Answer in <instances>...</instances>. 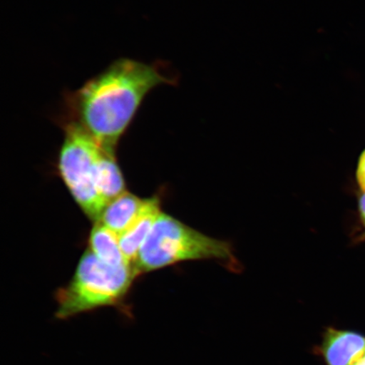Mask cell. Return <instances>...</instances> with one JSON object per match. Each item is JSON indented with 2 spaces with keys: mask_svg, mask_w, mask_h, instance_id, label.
Returning <instances> with one entry per match:
<instances>
[{
  "mask_svg": "<svg viewBox=\"0 0 365 365\" xmlns=\"http://www.w3.org/2000/svg\"><path fill=\"white\" fill-rule=\"evenodd\" d=\"M198 259L236 264L232 245L213 239L162 212L141 247L135 268L140 274Z\"/></svg>",
  "mask_w": 365,
  "mask_h": 365,
  "instance_id": "obj_3",
  "label": "cell"
},
{
  "mask_svg": "<svg viewBox=\"0 0 365 365\" xmlns=\"http://www.w3.org/2000/svg\"><path fill=\"white\" fill-rule=\"evenodd\" d=\"M316 352L325 365H354L365 355V336L327 327Z\"/></svg>",
  "mask_w": 365,
  "mask_h": 365,
  "instance_id": "obj_5",
  "label": "cell"
},
{
  "mask_svg": "<svg viewBox=\"0 0 365 365\" xmlns=\"http://www.w3.org/2000/svg\"><path fill=\"white\" fill-rule=\"evenodd\" d=\"M139 276L133 266H109L88 249L71 280L56 291V317L68 319L100 308L113 307L130 318L127 299Z\"/></svg>",
  "mask_w": 365,
  "mask_h": 365,
  "instance_id": "obj_2",
  "label": "cell"
},
{
  "mask_svg": "<svg viewBox=\"0 0 365 365\" xmlns=\"http://www.w3.org/2000/svg\"><path fill=\"white\" fill-rule=\"evenodd\" d=\"M63 131L58 156L59 175L90 220H99L107 203L98 188V170L104 148L76 122L59 117Z\"/></svg>",
  "mask_w": 365,
  "mask_h": 365,
  "instance_id": "obj_4",
  "label": "cell"
},
{
  "mask_svg": "<svg viewBox=\"0 0 365 365\" xmlns=\"http://www.w3.org/2000/svg\"><path fill=\"white\" fill-rule=\"evenodd\" d=\"M94 223L88 239V250L91 252L109 266H132L122 252L118 236L102 223Z\"/></svg>",
  "mask_w": 365,
  "mask_h": 365,
  "instance_id": "obj_8",
  "label": "cell"
},
{
  "mask_svg": "<svg viewBox=\"0 0 365 365\" xmlns=\"http://www.w3.org/2000/svg\"><path fill=\"white\" fill-rule=\"evenodd\" d=\"M357 179L359 186L361 187L363 190L365 191V150L359 158L357 170Z\"/></svg>",
  "mask_w": 365,
  "mask_h": 365,
  "instance_id": "obj_10",
  "label": "cell"
},
{
  "mask_svg": "<svg viewBox=\"0 0 365 365\" xmlns=\"http://www.w3.org/2000/svg\"><path fill=\"white\" fill-rule=\"evenodd\" d=\"M98 188L107 205L126 192L124 176L118 166L115 153L105 149L98 170Z\"/></svg>",
  "mask_w": 365,
  "mask_h": 365,
  "instance_id": "obj_9",
  "label": "cell"
},
{
  "mask_svg": "<svg viewBox=\"0 0 365 365\" xmlns=\"http://www.w3.org/2000/svg\"><path fill=\"white\" fill-rule=\"evenodd\" d=\"M178 81L162 61L118 58L80 88L67 91L59 117L76 122L103 148L115 153L150 91Z\"/></svg>",
  "mask_w": 365,
  "mask_h": 365,
  "instance_id": "obj_1",
  "label": "cell"
},
{
  "mask_svg": "<svg viewBox=\"0 0 365 365\" xmlns=\"http://www.w3.org/2000/svg\"><path fill=\"white\" fill-rule=\"evenodd\" d=\"M359 212L361 215L362 220L365 225V193L361 196L359 200Z\"/></svg>",
  "mask_w": 365,
  "mask_h": 365,
  "instance_id": "obj_11",
  "label": "cell"
},
{
  "mask_svg": "<svg viewBox=\"0 0 365 365\" xmlns=\"http://www.w3.org/2000/svg\"><path fill=\"white\" fill-rule=\"evenodd\" d=\"M354 365H365V355L361 359H359L357 363H356Z\"/></svg>",
  "mask_w": 365,
  "mask_h": 365,
  "instance_id": "obj_12",
  "label": "cell"
},
{
  "mask_svg": "<svg viewBox=\"0 0 365 365\" xmlns=\"http://www.w3.org/2000/svg\"><path fill=\"white\" fill-rule=\"evenodd\" d=\"M147 200L126 191L105 207L98 222L120 236L143 212Z\"/></svg>",
  "mask_w": 365,
  "mask_h": 365,
  "instance_id": "obj_7",
  "label": "cell"
},
{
  "mask_svg": "<svg viewBox=\"0 0 365 365\" xmlns=\"http://www.w3.org/2000/svg\"><path fill=\"white\" fill-rule=\"evenodd\" d=\"M161 212V200L159 196L153 195L148 198L147 204L138 218L129 230L118 236L122 252L132 266H135L140 250Z\"/></svg>",
  "mask_w": 365,
  "mask_h": 365,
  "instance_id": "obj_6",
  "label": "cell"
}]
</instances>
